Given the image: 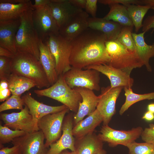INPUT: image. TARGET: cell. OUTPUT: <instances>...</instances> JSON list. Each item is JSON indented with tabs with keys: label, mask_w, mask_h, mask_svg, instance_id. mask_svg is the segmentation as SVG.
<instances>
[{
	"label": "cell",
	"mask_w": 154,
	"mask_h": 154,
	"mask_svg": "<svg viewBox=\"0 0 154 154\" xmlns=\"http://www.w3.org/2000/svg\"><path fill=\"white\" fill-rule=\"evenodd\" d=\"M106 40L104 33L88 28L70 42L71 66L83 69L91 65L108 64L110 58L106 47Z\"/></svg>",
	"instance_id": "cell-1"
},
{
	"label": "cell",
	"mask_w": 154,
	"mask_h": 154,
	"mask_svg": "<svg viewBox=\"0 0 154 154\" xmlns=\"http://www.w3.org/2000/svg\"><path fill=\"white\" fill-rule=\"evenodd\" d=\"M10 70L11 73L33 80L39 89L51 86L40 60L30 54L17 52L11 58Z\"/></svg>",
	"instance_id": "cell-2"
},
{
	"label": "cell",
	"mask_w": 154,
	"mask_h": 154,
	"mask_svg": "<svg viewBox=\"0 0 154 154\" xmlns=\"http://www.w3.org/2000/svg\"><path fill=\"white\" fill-rule=\"evenodd\" d=\"M33 9L26 11L21 16L20 24L16 36L15 45L17 52L30 54L39 60L40 39L33 21Z\"/></svg>",
	"instance_id": "cell-3"
},
{
	"label": "cell",
	"mask_w": 154,
	"mask_h": 154,
	"mask_svg": "<svg viewBox=\"0 0 154 154\" xmlns=\"http://www.w3.org/2000/svg\"><path fill=\"white\" fill-rule=\"evenodd\" d=\"M34 92L38 96H45L57 100L76 113L82 100L80 94L68 86L62 75L59 76L52 85L44 89L35 90Z\"/></svg>",
	"instance_id": "cell-4"
},
{
	"label": "cell",
	"mask_w": 154,
	"mask_h": 154,
	"mask_svg": "<svg viewBox=\"0 0 154 154\" xmlns=\"http://www.w3.org/2000/svg\"><path fill=\"white\" fill-rule=\"evenodd\" d=\"M106 47L110 58L108 64L130 75L134 68L144 66L135 51L129 50L116 39L107 40Z\"/></svg>",
	"instance_id": "cell-5"
},
{
	"label": "cell",
	"mask_w": 154,
	"mask_h": 154,
	"mask_svg": "<svg viewBox=\"0 0 154 154\" xmlns=\"http://www.w3.org/2000/svg\"><path fill=\"white\" fill-rule=\"evenodd\" d=\"M33 9V21L39 39L45 41L50 36L59 34V27L48 5Z\"/></svg>",
	"instance_id": "cell-6"
},
{
	"label": "cell",
	"mask_w": 154,
	"mask_h": 154,
	"mask_svg": "<svg viewBox=\"0 0 154 154\" xmlns=\"http://www.w3.org/2000/svg\"><path fill=\"white\" fill-rule=\"evenodd\" d=\"M62 76L67 84L72 88L82 87L96 91L100 89V72L96 70H83L72 67Z\"/></svg>",
	"instance_id": "cell-7"
},
{
	"label": "cell",
	"mask_w": 154,
	"mask_h": 154,
	"mask_svg": "<svg viewBox=\"0 0 154 154\" xmlns=\"http://www.w3.org/2000/svg\"><path fill=\"white\" fill-rule=\"evenodd\" d=\"M50 50L56 62L58 76L63 75L72 68L70 62L71 52L70 42L59 34L50 36L48 40Z\"/></svg>",
	"instance_id": "cell-8"
},
{
	"label": "cell",
	"mask_w": 154,
	"mask_h": 154,
	"mask_svg": "<svg viewBox=\"0 0 154 154\" xmlns=\"http://www.w3.org/2000/svg\"><path fill=\"white\" fill-rule=\"evenodd\" d=\"M69 110L66 108L58 112L48 114L38 121V126L44 135L46 139L45 146L46 148L61 137L63 121L66 114Z\"/></svg>",
	"instance_id": "cell-9"
},
{
	"label": "cell",
	"mask_w": 154,
	"mask_h": 154,
	"mask_svg": "<svg viewBox=\"0 0 154 154\" xmlns=\"http://www.w3.org/2000/svg\"><path fill=\"white\" fill-rule=\"evenodd\" d=\"M143 130L141 127L128 130H119L113 129L108 125H103L98 135L101 140L107 142L110 147L119 145L127 147L141 136Z\"/></svg>",
	"instance_id": "cell-10"
},
{
	"label": "cell",
	"mask_w": 154,
	"mask_h": 154,
	"mask_svg": "<svg viewBox=\"0 0 154 154\" xmlns=\"http://www.w3.org/2000/svg\"><path fill=\"white\" fill-rule=\"evenodd\" d=\"M0 117L4 125L13 130H22L27 133L39 130L26 105L19 112L2 113Z\"/></svg>",
	"instance_id": "cell-11"
},
{
	"label": "cell",
	"mask_w": 154,
	"mask_h": 154,
	"mask_svg": "<svg viewBox=\"0 0 154 154\" xmlns=\"http://www.w3.org/2000/svg\"><path fill=\"white\" fill-rule=\"evenodd\" d=\"M123 88H112L110 86L101 88L96 109L103 118L104 125H108L115 114L116 101Z\"/></svg>",
	"instance_id": "cell-12"
},
{
	"label": "cell",
	"mask_w": 154,
	"mask_h": 154,
	"mask_svg": "<svg viewBox=\"0 0 154 154\" xmlns=\"http://www.w3.org/2000/svg\"><path fill=\"white\" fill-rule=\"evenodd\" d=\"M45 137L40 130L15 138L11 142L18 146L21 154H46L47 152L44 142Z\"/></svg>",
	"instance_id": "cell-13"
},
{
	"label": "cell",
	"mask_w": 154,
	"mask_h": 154,
	"mask_svg": "<svg viewBox=\"0 0 154 154\" xmlns=\"http://www.w3.org/2000/svg\"><path fill=\"white\" fill-rule=\"evenodd\" d=\"M73 121L71 115L65 117L62 125V134L58 140L50 145L46 154H59L67 149L75 151V139L72 133Z\"/></svg>",
	"instance_id": "cell-14"
},
{
	"label": "cell",
	"mask_w": 154,
	"mask_h": 154,
	"mask_svg": "<svg viewBox=\"0 0 154 154\" xmlns=\"http://www.w3.org/2000/svg\"><path fill=\"white\" fill-rule=\"evenodd\" d=\"M93 69L106 76L110 81L112 88L118 87L131 88L134 80L129 74L108 64H100L87 66L84 69Z\"/></svg>",
	"instance_id": "cell-15"
},
{
	"label": "cell",
	"mask_w": 154,
	"mask_h": 154,
	"mask_svg": "<svg viewBox=\"0 0 154 154\" xmlns=\"http://www.w3.org/2000/svg\"><path fill=\"white\" fill-rule=\"evenodd\" d=\"M48 5L59 28L83 10L71 3L69 0H50Z\"/></svg>",
	"instance_id": "cell-16"
},
{
	"label": "cell",
	"mask_w": 154,
	"mask_h": 154,
	"mask_svg": "<svg viewBox=\"0 0 154 154\" xmlns=\"http://www.w3.org/2000/svg\"><path fill=\"white\" fill-rule=\"evenodd\" d=\"M89 17L88 14L83 10L60 27L59 34L70 42L88 28Z\"/></svg>",
	"instance_id": "cell-17"
},
{
	"label": "cell",
	"mask_w": 154,
	"mask_h": 154,
	"mask_svg": "<svg viewBox=\"0 0 154 154\" xmlns=\"http://www.w3.org/2000/svg\"><path fill=\"white\" fill-rule=\"evenodd\" d=\"M21 98L25 105L28 108L34 121L37 125L39 120L44 116L58 112L68 108L64 105L52 106L40 102L33 97L30 92L24 94Z\"/></svg>",
	"instance_id": "cell-18"
},
{
	"label": "cell",
	"mask_w": 154,
	"mask_h": 154,
	"mask_svg": "<svg viewBox=\"0 0 154 154\" xmlns=\"http://www.w3.org/2000/svg\"><path fill=\"white\" fill-rule=\"evenodd\" d=\"M74 88L80 94L82 99L78 111L74 117L73 121L76 125L85 116L90 115L96 110L99 98L93 90L82 87Z\"/></svg>",
	"instance_id": "cell-19"
},
{
	"label": "cell",
	"mask_w": 154,
	"mask_h": 154,
	"mask_svg": "<svg viewBox=\"0 0 154 154\" xmlns=\"http://www.w3.org/2000/svg\"><path fill=\"white\" fill-rule=\"evenodd\" d=\"M20 23V18L0 20V47L9 50L14 54L17 52L15 38Z\"/></svg>",
	"instance_id": "cell-20"
},
{
	"label": "cell",
	"mask_w": 154,
	"mask_h": 154,
	"mask_svg": "<svg viewBox=\"0 0 154 154\" xmlns=\"http://www.w3.org/2000/svg\"><path fill=\"white\" fill-rule=\"evenodd\" d=\"M40 61L45 72L50 86L58 80V75L56 69L55 58L51 53L48 40L42 41L40 39L39 43Z\"/></svg>",
	"instance_id": "cell-21"
},
{
	"label": "cell",
	"mask_w": 154,
	"mask_h": 154,
	"mask_svg": "<svg viewBox=\"0 0 154 154\" xmlns=\"http://www.w3.org/2000/svg\"><path fill=\"white\" fill-rule=\"evenodd\" d=\"M88 27L104 33L107 40L116 39L123 26L113 21L96 17H89Z\"/></svg>",
	"instance_id": "cell-22"
},
{
	"label": "cell",
	"mask_w": 154,
	"mask_h": 154,
	"mask_svg": "<svg viewBox=\"0 0 154 154\" xmlns=\"http://www.w3.org/2000/svg\"><path fill=\"white\" fill-rule=\"evenodd\" d=\"M33 9L31 1L22 0L19 3H0V20H16L26 11Z\"/></svg>",
	"instance_id": "cell-23"
},
{
	"label": "cell",
	"mask_w": 154,
	"mask_h": 154,
	"mask_svg": "<svg viewBox=\"0 0 154 154\" xmlns=\"http://www.w3.org/2000/svg\"><path fill=\"white\" fill-rule=\"evenodd\" d=\"M75 141L76 154H96L103 149V142L94 132L90 133Z\"/></svg>",
	"instance_id": "cell-24"
},
{
	"label": "cell",
	"mask_w": 154,
	"mask_h": 154,
	"mask_svg": "<svg viewBox=\"0 0 154 154\" xmlns=\"http://www.w3.org/2000/svg\"><path fill=\"white\" fill-rule=\"evenodd\" d=\"M103 121L101 115L96 109L92 114L78 122L73 127L72 133L77 139L93 132L96 128Z\"/></svg>",
	"instance_id": "cell-25"
},
{
	"label": "cell",
	"mask_w": 154,
	"mask_h": 154,
	"mask_svg": "<svg viewBox=\"0 0 154 154\" xmlns=\"http://www.w3.org/2000/svg\"><path fill=\"white\" fill-rule=\"evenodd\" d=\"M145 33H132V34L135 44L136 52L148 71L151 72L152 69L149 61L151 58L154 57V43L151 45L146 43L144 37Z\"/></svg>",
	"instance_id": "cell-26"
},
{
	"label": "cell",
	"mask_w": 154,
	"mask_h": 154,
	"mask_svg": "<svg viewBox=\"0 0 154 154\" xmlns=\"http://www.w3.org/2000/svg\"><path fill=\"white\" fill-rule=\"evenodd\" d=\"M110 10L103 18L106 20L117 23L123 26H134L127 10V7L119 4L109 5Z\"/></svg>",
	"instance_id": "cell-27"
},
{
	"label": "cell",
	"mask_w": 154,
	"mask_h": 154,
	"mask_svg": "<svg viewBox=\"0 0 154 154\" xmlns=\"http://www.w3.org/2000/svg\"><path fill=\"white\" fill-rule=\"evenodd\" d=\"M12 94L21 96L26 91L36 86L35 82L26 77L11 73L7 78Z\"/></svg>",
	"instance_id": "cell-28"
},
{
	"label": "cell",
	"mask_w": 154,
	"mask_h": 154,
	"mask_svg": "<svg viewBox=\"0 0 154 154\" xmlns=\"http://www.w3.org/2000/svg\"><path fill=\"white\" fill-rule=\"evenodd\" d=\"M126 7L129 15L135 27V31L137 33L142 27L143 18L151 7L147 5L135 4L129 5Z\"/></svg>",
	"instance_id": "cell-29"
},
{
	"label": "cell",
	"mask_w": 154,
	"mask_h": 154,
	"mask_svg": "<svg viewBox=\"0 0 154 154\" xmlns=\"http://www.w3.org/2000/svg\"><path fill=\"white\" fill-rule=\"evenodd\" d=\"M125 101L119 111V114L122 115L128 108L134 104L141 101L154 99V92L143 94H138L133 92L131 88H123Z\"/></svg>",
	"instance_id": "cell-30"
},
{
	"label": "cell",
	"mask_w": 154,
	"mask_h": 154,
	"mask_svg": "<svg viewBox=\"0 0 154 154\" xmlns=\"http://www.w3.org/2000/svg\"><path fill=\"white\" fill-rule=\"evenodd\" d=\"M133 27L123 26L116 40L129 50L134 51L135 44L132 34Z\"/></svg>",
	"instance_id": "cell-31"
},
{
	"label": "cell",
	"mask_w": 154,
	"mask_h": 154,
	"mask_svg": "<svg viewBox=\"0 0 154 154\" xmlns=\"http://www.w3.org/2000/svg\"><path fill=\"white\" fill-rule=\"evenodd\" d=\"M25 132L19 130L12 129L8 127L0 125V146L12 141L15 138L25 135Z\"/></svg>",
	"instance_id": "cell-32"
},
{
	"label": "cell",
	"mask_w": 154,
	"mask_h": 154,
	"mask_svg": "<svg viewBox=\"0 0 154 154\" xmlns=\"http://www.w3.org/2000/svg\"><path fill=\"white\" fill-rule=\"evenodd\" d=\"M126 147L129 150L128 154H154V145L146 142L134 141Z\"/></svg>",
	"instance_id": "cell-33"
},
{
	"label": "cell",
	"mask_w": 154,
	"mask_h": 154,
	"mask_svg": "<svg viewBox=\"0 0 154 154\" xmlns=\"http://www.w3.org/2000/svg\"><path fill=\"white\" fill-rule=\"evenodd\" d=\"M21 96L15 95H12L0 105V112L11 109L22 110L25 106Z\"/></svg>",
	"instance_id": "cell-34"
},
{
	"label": "cell",
	"mask_w": 154,
	"mask_h": 154,
	"mask_svg": "<svg viewBox=\"0 0 154 154\" xmlns=\"http://www.w3.org/2000/svg\"><path fill=\"white\" fill-rule=\"evenodd\" d=\"M11 58L0 56V80L6 79L11 73Z\"/></svg>",
	"instance_id": "cell-35"
},
{
	"label": "cell",
	"mask_w": 154,
	"mask_h": 154,
	"mask_svg": "<svg viewBox=\"0 0 154 154\" xmlns=\"http://www.w3.org/2000/svg\"><path fill=\"white\" fill-rule=\"evenodd\" d=\"M141 136L145 142L154 145V124L150 123L148 127L145 128Z\"/></svg>",
	"instance_id": "cell-36"
},
{
	"label": "cell",
	"mask_w": 154,
	"mask_h": 154,
	"mask_svg": "<svg viewBox=\"0 0 154 154\" xmlns=\"http://www.w3.org/2000/svg\"><path fill=\"white\" fill-rule=\"evenodd\" d=\"M12 94L8 82L6 79H2L0 81V102L7 100Z\"/></svg>",
	"instance_id": "cell-37"
},
{
	"label": "cell",
	"mask_w": 154,
	"mask_h": 154,
	"mask_svg": "<svg viewBox=\"0 0 154 154\" xmlns=\"http://www.w3.org/2000/svg\"><path fill=\"white\" fill-rule=\"evenodd\" d=\"M98 2L101 4L109 5L114 4H119L126 6L130 4L142 5L141 0H98Z\"/></svg>",
	"instance_id": "cell-38"
},
{
	"label": "cell",
	"mask_w": 154,
	"mask_h": 154,
	"mask_svg": "<svg viewBox=\"0 0 154 154\" xmlns=\"http://www.w3.org/2000/svg\"><path fill=\"white\" fill-rule=\"evenodd\" d=\"M98 0H86L85 11L92 17H96Z\"/></svg>",
	"instance_id": "cell-39"
},
{
	"label": "cell",
	"mask_w": 154,
	"mask_h": 154,
	"mask_svg": "<svg viewBox=\"0 0 154 154\" xmlns=\"http://www.w3.org/2000/svg\"><path fill=\"white\" fill-rule=\"evenodd\" d=\"M154 11V8H151ZM142 31L146 33L150 29H153L152 33L154 31V15L149 16L144 20L143 24Z\"/></svg>",
	"instance_id": "cell-40"
},
{
	"label": "cell",
	"mask_w": 154,
	"mask_h": 154,
	"mask_svg": "<svg viewBox=\"0 0 154 154\" xmlns=\"http://www.w3.org/2000/svg\"><path fill=\"white\" fill-rule=\"evenodd\" d=\"M0 154H21L19 147L17 145H13L11 147H0Z\"/></svg>",
	"instance_id": "cell-41"
},
{
	"label": "cell",
	"mask_w": 154,
	"mask_h": 154,
	"mask_svg": "<svg viewBox=\"0 0 154 154\" xmlns=\"http://www.w3.org/2000/svg\"><path fill=\"white\" fill-rule=\"evenodd\" d=\"M70 2L75 6L82 9H85L86 0H69Z\"/></svg>",
	"instance_id": "cell-42"
},
{
	"label": "cell",
	"mask_w": 154,
	"mask_h": 154,
	"mask_svg": "<svg viewBox=\"0 0 154 154\" xmlns=\"http://www.w3.org/2000/svg\"><path fill=\"white\" fill-rule=\"evenodd\" d=\"M14 54L10 51L9 50L0 47V56H3L9 58H13Z\"/></svg>",
	"instance_id": "cell-43"
},
{
	"label": "cell",
	"mask_w": 154,
	"mask_h": 154,
	"mask_svg": "<svg viewBox=\"0 0 154 154\" xmlns=\"http://www.w3.org/2000/svg\"><path fill=\"white\" fill-rule=\"evenodd\" d=\"M34 1L33 8L48 5L50 2V0H35Z\"/></svg>",
	"instance_id": "cell-44"
},
{
	"label": "cell",
	"mask_w": 154,
	"mask_h": 154,
	"mask_svg": "<svg viewBox=\"0 0 154 154\" xmlns=\"http://www.w3.org/2000/svg\"><path fill=\"white\" fill-rule=\"evenodd\" d=\"M142 119L148 121H151L154 119V114L148 110L144 114Z\"/></svg>",
	"instance_id": "cell-45"
},
{
	"label": "cell",
	"mask_w": 154,
	"mask_h": 154,
	"mask_svg": "<svg viewBox=\"0 0 154 154\" xmlns=\"http://www.w3.org/2000/svg\"><path fill=\"white\" fill-rule=\"evenodd\" d=\"M141 1L142 5H149L151 8H154V0H141Z\"/></svg>",
	"instance_id": "cell-46"
},
{
	"label": "cell",
	"mask_w": 154,
	"mask_h": 154,
	"mask_svg": "<svg viewBox=\"0 0 154 154\" xmlns=\"http://www.w3.org/2000/svg\"><path fill=\"white\" fill-rule=\"evenodd\" d=\"M148 111L154 113V104L152 103L149 104L148 106Z\"/></svg>",
	"instance_id": "cell-47"
},
{
	"label": "cell",
	"mask_w": 154,
	"mask_h": 154,
	"mask_svg": "<svg viewBox=\"0 0 154 154\" xmlns=\"http://www.w3.org/2000/svg\"><path fill=\"white\" fill-rule=\"evenodd\" d=\"M59 154H76L75 151L70 152L65 150L63 151Z\"/></svg>",
	"instance_id": "cell-48"
},
{
	"label": "cell",
	"mask_w": 154,
	"mask_h": 154,
	"mask_svg": "<svg viewBox=\"0 0 154 154\" xmlns=\"http://www.w3.org/2000/svg\"><path fill=\"white\" fill-rule=\"evenodd\" d=\"M96 154H107V152L106 150L104 149H102Z\"/></svg>",
	"instance_id": "cell-49"
}]
</instances>
